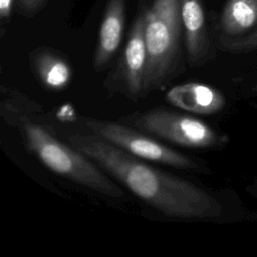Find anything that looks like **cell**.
Wrapping results in <instances>:
<instances>
[{"label": "cell", "mask_w": 257, "mask_h": 257, "mask_svg": "<svg viewBox=\"0 0 257 257\" xmlns=\"http://www.w3.org/2000/svg\"><path fill=\"white\" fill-rule=\"evenodd\" d=\"M66 141L163 215L210 220L223 211L220 202L187 180L160 171L94 134H70Z\"/></svg>", "instance_id": "cell-1"}, {"label": "cell", "mask_w": 257, "mask_h": 257, "mask_svg": "<svg viewBox=\"0 0 257 257\" xmlns=\"http://www.w3.org/2000/svg\"><path fill=\"white\" fill-rule=\"evenodd\" d=\"M0 115L16 130L25 148L46 168L79 186L110 198L122 190L101 168L71 144L61 141L43 119L40 107L25 95L2 86Z\"/></svg>", "instance_id": "cell-2"}, {"label": "cell", "mask_w": 257, "mask_h": 257, "mask_svg": "<svg viewBox=\"0 0 257 257\" xmlns=\"http://www.w3.org/2000/svg\"><path fill=\"white\" fill-rule=\"evenodd\" d=\"M180 0H154L146 10L148 52L143 97L161 88L178 72L182 32Z\"/></svg>", "instance_id": "cell-3"}, {"label": "cell", "mask_w": 257, "mask_h": 257, "mask_svg": "<svg viewBox=\"0 0 257 257\" xmlns=\"http://www.w3.org/2000/svg\"><path fill=\"white\" fill-rule=\"evenodd\" d=\"M82 123L90 133L141 160L163 164L180 170L207 172L200 163L178 152L155 138L123 124L91 117H82Z\"/></svg>", "instance_id": "cell-4"}, {"label": "cell", "mask_w": 257, "mask_h": 257, "mask_svg": "<svg viewBox=\"0 0 257 257\" xmlns=\"http://www.w3.org/2000/svg\"><path fill=\"white\" fill-rule=\"evenodd\" d=\"M130 122L149 135L186 148H218L227 142L226 136L220 135L206 122L161 107L135 115Z\"/></svg>", "instance_id": "cell-5"}, {"label": "cell", "mask_w": 257, "mask_h": 257, "mask_svg": "<svg viewBox=\"0 0 257 257\" xmlns=\"http://www.w3.org/2000/svg\"><path fill=\"white\" fill-rule=\"evenodd\" d=\"M147 7L142 4L132 25L120 60V76L128 97H143L148 52L145 39Z\"/></svg>", "instance_id": "cell-6"}, {"label": "cell", "mask_w": 257, "mask_h": 257, "mask_svg": "<svg viewBox=\"0 0 257 257\" xmlns=\"http://www.w3.org/2000/svg\"><path fill=\"white\" fill-rule=\"evenodd\" d=\"M187 60L190 66L203 65L209 58L210 39L202 0H180Z\"/></svg>", "instance_id": "cell-7"}, {"label": "cell", "mask_w": 257, "mask_h": 257, "mask_svg": "<svg viewBox=\"0 0 257 257\" xmlns=\"http://www.w3.org/2000/svg\"><path fill=\"white\" fill-rule=\"evenodd\" d=\"M166 100L173 106L196 114H215L221 111L226 99L217 88L199 82L173 86L166 93Z\"/></svg>", "instance_id": "cell-8"}, {"label": "cell", "mask_w": 257, "mask_h": 257, "mask_svg": "<svg viewBox=\"0 0 257 257\" xmlns=\"http://www.w3.org/2000/svg\"><path fill=\"white\" fill-rule=\"evenodd\" d=\"M30 67L39 83L49 91L65 89L73 77V69L69 61L60 52L39 47L29 56Z\"/></svg>", "instance_id": "cell-9"}, {"label": "cell", "mask_w": 257, "mask_h": 257, "mask_svg": "<svg viewBox=\"0 0 257 257\" xmlns=\"http://www.w3.org/2000/svg\"><path fill=\"white\" fill-rule=\"evenodd\" d=\"M124 0H108L101 20L93 67L102 70L119 47L124 26Z\"/></svg>", "instance_id": "cell-10"}, {"label": "cell", "mask_w": 257, "mask_h": 257, "mask_svg": "<svg viewBox=\"0 0 257 257\" xmlns=\"http://www.w3.org/2000/svg\"><path fill=\"white\" fill-rule=\"evenodd\" d=\"M257 25V0H227L220 16L223 36L238 37Z\"/></svg>", "instance_id": "cell-11"}, {"label": "cell", "mask_w": 257, "mask_h": 257, "mask_svg": "<svg viewBox=\"0 0 257 257\" xmlns=\"http://www.w3.org/2000/svg\"><path fill=\"white\" fill-rule=\"evenodd\" d=\"M220 47L232 53H247L257 49V28L253 31L238 37H227L221 35L219 38Z\"/></svg>", "instance_id": "cell-12"}, {"label": "cell", "mask_w": 257, "mask_h": 257, "mask_svg": "<svg viewBox=\"0 0 257 257\" xmlns=\"http://www.w3.org/2000/svg\"><path fill=\"white\" fill-rule=\"evenodd\" d=\"M22 14L32 16L36 14L46 3L47 0H17Z\"/></svg>", "instance_id": "cell-13"}, {"label": "cell", "mask_w": 257, "mask_h": 257, "mask_svg": "<svg viewBox=\"0 0 257 257\" xmlns=\"http://www.w3.org/2000/svg\"><path fill=\"white\" fill-rule=\"evenodd\" d=\"M14 0H0V18L2 21L7 20L12 12Z\"/></svg>", "instance_id": "cell-14"}, {"label": "cell", "mask_w": 257, "mask_h": 257, "mask_svg": "<svg viewBox=\"0 0 257 257\" xmlns=\"http://www.w3.org/2000/svg\"><path fill=\"white\" fill-rule=\"evenodd\" d=\"M252 89H253V91H254V92H256V93H257V84H256V85H254Z\"/></svg>", "instance_id": "cell-15"}]
</instances>
